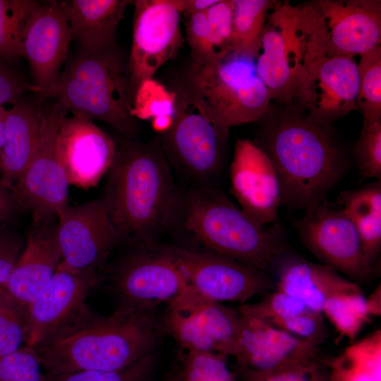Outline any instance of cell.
<instances>
[{"instance_id": "cell-8", "label": "cell", "mask_w": 381, "mask_h": 381, "mask_svg": "<svg viewBox=\"0 0 381 381\" xmlns=\"http://www.w3.org/2000/svg\"><path fill=\"white\" fill-rule=\"evenodd\" d=\"M174 119L159 137L169 162L189 179L210 186L221 171L229 129L196 102L182 80L173 87Z\"/></svg>"}, {"instance_id": "cell-35", "label": "cell", "mask_w": 381, "mask_h": 381, "mask_svg": "<svg viewBox=\"0 0 381 381\" xmlns=\"http://www.w3.org/2000/svg\"><path fill=\"white\" fill-rule=\"evenodd\" d=\"M155 359L156 351L119 370L45 373L44 381H147L154 368Z\"/></svg>"}, {"instance_id": "cell-30", "label": "cell", "mask_w": 381, "mask_h": 381, "mask_svg": "<svg viewBox=\"0 0 381 381\" xmlns=\"http://www.w3.org/2000/svg\"><path fill=\"white\" fill-rule=\"evenodd\" d=\"M237 310L291 334H297L306 324L311 310L301 301L278 289L266 293L257 303L241 304Z\"/></svg>"}, {"instance_id": "cell-1", "label": "cell", "mask_w": 381, "mask_h": 381, "mask_svg": "<svg viewBox=\"0 0 381 381\" xmlns=\"http://www.w3.org/2000/svg\"><path fill=\"white\" fill-rule=\"evenodd\" d=\"M101 198L121 242L152 243L175 222L179 196L158 136L116 145Z\"/></svg>"}, {"instance_id": "cell-33", "label": "cell", "mask_w": 381, "mask_h": 381, "mask_svg": "<svg viewBox=\"0 0 381 381\" xmlns=\"http://www.w3.org/2000/svg\"><path fill=\"white\" fill-rule=\"evenodd\" d=\"M334 327L339 338H346L353 343L364 327L370 321L367 299L363 292L336 296L328 299L322 308Z\"/></svg>"}, {"instance_id": "cell-27", "label": "cell", "mask_w": 381, "mask_h": 381, "mask_svg": "<svg viewBox=\"0 0 381 381\" xmlns=\"http://www.w3.org/2000/svg\"><path fill=\"white\" fill-rule=\"evenodd\" d=\"M339 201L356 227L366 263L377 270L381 250V179L342 192Z\"/></svg>"}, {"instance_id": "cell-38", "label": "cell", "mask_w": 381, "mask_h": 381, "mask_svg": "<svg viewBox=\"0 0 381 381\" xmlns=\"http://www.w3.org/2000/svg\"><path fill=\"white\" fill-rule=\"evenodd\" d=\"M353 155L363 176L381 179V121L363 125Z\"/></svg>"}, {"instance_id": "cell-45", "label": "cell", "mask_w": 381, "mask_h": 381, "mask_svg": "<svg viewBox=\"0 0 381 381\" xmlns=\"http://www.w3.org/2000/svg\"><path fill=\"white\" fill-rule=\"evenodd\" d=\"M20 212L12 190L0 179V225L13 224Z\"/></svg>"}, {"instance_id": "cell-5", "label": "cell", "mask_w": 381, "mask_h": 381, "mask_svg": "<svg viewBox=\"0 0 381 381\" xmlns=\"http://www.w3.org/2000/svg\"><path fill=\"white\" fill-rule=\"evenodd\" d=\"M52 97L73 116L104 121L127 138L135 132L128 69L116 48L81 50L61 71Z\"/></svg>"}, {"instance_id": "cell-9", "label": "cell", "mask_w": 381, "mask_h": 381, "mask_svg": "<svg viewBox=\"0 0 381 381\" xmlns=\"http://www.w3.org/2000/svg\"><path fill=\"white\" fill-rule=\"evenodd\" d=\"M100 282L91 272L73 270L62 262L49 283L25 308V345L37 349L60 339L88 323L95 315L86 301Z\"/></svg>"}, {"instance_id": "cell-46", "label": "cell", "mask_w": 381, "mask_h": 381, "mask_svg": "<svg viewBox=\"0 0 381 381\" xmlns=\"http://www.w3.org/2000/svg\"><path fill=\"white\" fill-rule=\"evenodd\" d=\"M219 0H184V11L192 14L206 12Z\"/></svg>"}, {"instance_id": "cell-14", "label": "cell", "mask_w": 381, "mask_h": 381, "mask_svg": "<svg viewBox=\"0 0 381 381\" xmlns=\"http://www.w3.org/2000/svg\"><path fill=\"white\" fill-rule=\"evenodd\" d=\"M132 3V45L127 63L131 106L140 84L153 78L181 46L180 16L184 11V0H136Z\"/></svg>"}, {"instance_id": "cell-47", "label": "cell", "mask_w": 381, "mask_h": 381, "mask_svg": "<svg viewBox=\"0 0 381 381\" xmlns=\"http://www.w3.org/2000/svg\"><path fill=\"white\" fill-rule=\"evenodd\" d=\"M381 288L378 286L368 297L367 304L371 316H380L381 314Z\"/></svg>"}, {"instance_id": "cell-32", "label": "cell", "mask_w": 381, "mask_h": 381, "mask_svg": "<svg viewBox=\"0 0 381 381\" xmlns=\"http://www.w3.org/2000/svg\"><path fill=\"white\" fill-rule=\"evenodd\" d=\"M41 2L33 0H0V61L12 62L23 56L25 25Z\"/></svg>"}, {"instance_id": "cell-13", "label": "cell", "mask_w": 381, "mask_h": 381, "mask_svg": "<svg viewBox=\"0 0 381 381\" xmlns=\"http://www.w3.org/2000/svg\"><path fill=\"white\" fill-rule=\"evenodd\" d=\"M294 225L304 246L322 262L352 282H365L377 270L368 265L354 224L327 198L306 209Z\"/></svg>"}, {"instance_id": "cell-37", "label": "cell", "mask_w": 381, "mask_h": 381, "mask_svg": "<svg viewBox=\"0 0 381 381\" xmlns=\"http://www.w3.org/2000/svg\"><path fill=\"white\" fill-rule=\"evenodd\" d=\"M174 93L153 78L143 81L132 98V114L148 119L161 115H174Z\"/></svg>"}, {"instance_id": "cell-28", "label": "cell", "mask_w": 381, "mask_h": 381, "mask_svg": "<svg viewBox=\"0 0 381 381\" xmlns=\"http://www.w3.org/2000/svg\"><path fill=\"white\" fill-rule=\"evenodd\" d=\"M327 381H381V332L353 341L330 363Z\"/></svg>"}, {"instance_id": "cell-49", "label": "cell", "mask_w": 381, "mask_h": 381, "mask_svg": "<svg viewBox=\"0 0 381 381\" xmlns=\"http://www.w3.org/2000/svg\"><path fill=\"white\" fill-rule=\"evenodd\" d=\"M6 109L4 106H0V175L2 169V157L4 148V120L6 116Z\"/></svg>"}, {"instance_id": "cell-39", "label": "cell", "mask_w": 381, "mask_h": 381, "mask_svg": "<svg viewBox=\"0 0 381 381\" xmlns=\"http://www.w3.org/2000/svg\"><path fill=\"white\" fill-rule=\"evenodd\" d=\"M42 368L35 350L23 346L0 358V381H44Z\"/></svg>"}, {"instance_id": "cell-41", "label": "cell", "mask_w": 381, "mask_h": 381, "mask_svg": "<svg viewBox=\"0 0 381 381\" xmlns=\"http://www.w3.org/2000/svg\"><path fill=\"white\" fill-rule=\"evenodd\" d=\"M186 30L192 61L217 59L211 43L206 12L189 14Z\"/></svg>"}, {"instance_id": "cell-17", "label": "cell", "mask_w": 381, "mask_h": 381, "mask_svg": "<svg viewBox=\"0 0 381 381\" xmlns=\"http://www.w3.org/2000/svg\"><path fill=\"white\" fill-rule=\"evenodd\" d=\"M240 315L241 325L233 357L244 381H261L277 373L318 361V344L260 318Z\"/></svg>"}, {"instance_id": "cell-3", "label": "cell", "mask_w": 381, "mask_h": 381, "mask_svg": "<svg viewBox=\"0 0 381 381\" xmlns=\"http://www.w3.org/2000/svg\"><path fill=\"white\" fill-rule=\"evenodd\" d=\"M156 308L118 307L71 334L35 349L48 374L115 370L156 351L163 330Z\"/></svg>"}, {"instance_id": "cell-26", "label": "cell", "mask_w": 381, "mask_h": 381, "mask_svg": "<svg viewBox=\"0 0 381 381\" xmlns=\"http://www.w3.org/2000/svg\"><path fill=\"white\" fill-rule=\"evenodd\" d=\"M128 0L61 1L72 38L81 50L96 52L115 48L117 28L124 17Z\"/></svg>"}, {"instance_id": "cell-20", "label": "cell", "mask_w": 381, "mask_h": 381, "mask_svg": "<svg viewBox=\"0 0 381 381\" xmlns=\"http://www.w3.org/2000/svg\"><path fill=\"white\" fill-rule=\"evenodd\" d=\"M72 39L61 1L41 3L30 17L22 40L23 56L30 65L32 92L52 97Z\"/></svg>"}, {"instance_id": "cell-15", "label": "cell", "mask_w": 381, "mask_h": 381, "mask_svg": "<svg viewBox=\"0 0 381 381\" xmlns=\"http://www.w3.org/2000/svg\"><path fill=\"white\" fill-rule=\"evenodd\" d=\"M188 284L202 296L223 303H246L271 291L273 284L266 272L208 250L166 246Z\"/></svg>"}, {"instance_id": "cell-19", "label": "cell", "mask_w": 381, "mask_h": 381, "mask_svg": "<svg viewBox=\"0 0 381 381\" xmlns=\"http://www.w3.org/2000/svg\"><path fill=\"white\" fill-rule=\"evenodd\" d=\"M255 71L271 99L291 102L302 71L303 47L295 6L276 4L269 13Z\"/></svg>"}, {"instance_id": "cell-50", "label": "cell", "mask_w": 381, "mask_h": 381, "mask_svg": "<svg viewBox=\"0 0 381 381\" xmlns=\"http://www.w3.org/2000/svg\"><path fill=\"white\" fill-rule=\"evenodd\" d=\"M167 381H183V374L180 370L177 374L174 375L172 377L169 378Z\"/></svg>"}, {"instance_id": "cell-44", "label": "cell", "mask_w": 381, "mask_h": 381, "mask_svg": "<svg viewBox=\"0 0 381 381\" xmlns=\"http://www.w3.org/2000/svg\"><path fill=\"white\" fill-rule=\"evenodd\" d=\"M261 381H327L318 361L272 375Z\"/></svg>"}, {"instance_id": "cell-6", "label": "cell", "mask_w": 381, "mask_h": 381, "mask_svg": "<svg viewBox=\"0 0 381 381\" xmlns=\"http://www.w3.org/2000/svg\"><path fill=\"white\" fill-rule=\"evenodd\" d=\"M182 81L205 111L227 129L258 121L270 112L271 98L253 60L233 52L192 61Z\"/></svg>"}, {"instance_id": "cell-43", "label": "cell", "mask_w": 381, "mask_h": 381, "mask_svg": "<svg viewBox=\"0 0 381 381\" xmlns=\"http://www.w3.org/2000/svg\"><path fill=\"white\" fill-rule=\"evenodd\" d=\"M27 90L32 91V84H27L0 61V106L7 103L14 105Z\"/></svg>"}, {"instance_id": "cell-25", "label": "cell", "mask_w": 381, "mask_h": 381, "mask_svg": "<svg viewBox=\"0 0 381 381\" xmlns=\"http://www.w3.org/2000/svg\"><path fill=\"white\" fill-rule=\"evenodd\" d=\"M44 119L45 110L23 99L6 110L0 179L11 190L37 151Z\"/></svg>"}, {"instance_id": "cell-11", "label": "cell", "mask_w": 381, "mask_h": 381, "mask_svg": "<svg viewBox=\"0 0 381 381\" xmlns=\"http://www.w3.org/2000/svg\"><path fill=\"white\" fill-rule=\"evenodd\" d=\"M168 332L186 352L234 356L241 325L239 312L202 296L189 284L167 304L161 319Z\"/></svg>"}, {"instance_id": "cell-29", "label": "cell", "mask_w": 381, "mask_h": 381, "mask_svg": "<svg viewBox=\"0 0 381 381\" xmlns=\"http://www.w3.org/2000/svg\"><path fill=\"white\" fill-rule=\"evenodd\" d=\"M270 0H234L232 52L255 59L269 14L276 5Z\"/></svg>"}, {"instance_id": "cell-24", "label": "cell", "mask_w": 381, "mask_h": 381, "mask_svg": "<svg viewBox=\"0 0 381 381\" xmlns=\"http://www.w3.org/2000/svg\"><path fill=\"white\" fill-rule=\"evenodd\" d=\"M54 221L32 223L21 255L4 286L25 308L40 294L62 261Z\"/></svg>"}, {"instance_id": "cell-22", "label": "cell", "mask_w": 381, "mask_h": 381, "mask_svg": "<svg viewBox=\"0 0 381 381\" xmlns=\"http://www.w3.org/2000/svg\"><path fill=\"white\" fill-rule=\"evenodd\" d=\"M56 152L69 185L87 189L107 173L116 144L92 121L66 116L59 130Z\"/></svg>"}, {"instance_id": "cell-40", "label": "cell", "mask_w": 381, "mask_h": 381, "mask_svg": "<svg viewBox=\"0 0 381 381\" xmlns=\"http://www.w3.org/2000/svg\"><path fill=\"white\" fill-rule=\"evenodd\" d=\"M234 0H219L206 11L212 46L217 59L232 52Z\"/></svg>"}, {"instance_id": "cell-48", "label": "cell", "mask_w": 381, "mask_h": 381, "mask_svg": "<svg viewBox=\"0 0 381 381\" xmlns=\"http://www.w3.org/2000/svg\"><path fill=\"white\" fill-rule=\"evenodd\" d=\"M174 115H161L152 118V128L160 134L166 132L173 123Z\"/></svg>"}, {"instance_id": "cell-36", "label": "cell", "mask_w": 381, "mask_h": 381, "mask_svg": "<svg viewBox=\"0 0 381 381\" xmlns=\"http://www.w3.org/2000/svg\"><path fill=\"white\" fill-rule=\"evenodd\" d=\"M227 358L210 352H186L181 370L183 381H238L228 365Z\"/></svg>"}, {"instance_id": "cell-12", "label": "cell", "mask_w": 381, "mask_h": 381, "mask_svg": "<svg viewBox=\"0 0 381 381\" xmlns=\"http://www.w3.org/2000/svg\"><path fill=\"white\" fill-rule=\"evenodd\" d=\"M68 109L59 100L45 110L37 151L11 190L20 210L32 223L55 221L68 205L69 183L56 152V138Z\"/></svg>"}, {"instance_id": "cell-18", "label": "cell", "mask_w": 381, "mask_h": 381, "mask_svg": "<svg viewBox=\"0 0 381 381\" xmlns=\"http://www.w3.org/2000/svg\"><path fill=\"white\" fill-rule=\"evenodd\" d=\"M55 232L62 262L80 272L98 273L121 238L101 198L68 205L57 217Z\"/></svg>"}, {"instance_id": "cell-2", "label": "cell", "mask_w": 381, "mask_h": 381, "mask_svg": "<svg viewBox=\"0 0 381 381\" xmlns=\"http://www.w3.org/2000/svg\"><path fill=\"white\" fill-rule=\"evenodd\" d=\"M267 116L268 114H267ZM257 144L277 173L282 205L305 210L327 198L348 167L328 124L284 111L266 119Z\"/></svg>"}, {"instance_id": "cell-23", "label": "cell", "mask_w": 381, "mask_h": 381, "mask_svg": "<svg viewBox=\"0 0 381 381\" xmlns=\"http://www.w3.org/2000/svg\"><path fill=\"white\" fill-rule=\"evenodd\" d=\"M272 270L277 274V289L320 313L330 298L363 292L357 283L332 268L308 261L287 247L277 257Z\"/></svg>"}, {"instance_id": "cell-16", "label": "cell", "mask_w": 381, "mask_h": 381, "mask_svg": "<svg viewBox=\"0 0 381 381\" xmlns=\"http://www.w3.org/2000/svg\"><path fill=\"white\" fill-rule=\"evenodd\" d=\"M354 57L304 54L295 97L315 121L328 124L356 110Z\"/></svg>"}, {"instance_id": "cell-7", "label": "cell", "mask_w": 381, "mask_h": 381, "mask_svg": "<svg viewBox=\"0 0 381 381\" xmlns=\"http://www.w3.org/2000/svg\"><path fill=\"white\" fill-rule=\"evenodd\" d=\"M295 8L303 55L355 57L380 45V1L314 0Z\"/></svg>"}, {"instance_id": "cell-42", "label": "cell", "mask_w": 381, "mask_h": 381, "mask_svg": "<svg viewBox=\"0 0 381 381\" xmlns=\"http://www.w3.org/2000/svg\"><path fill=\"white\" fill-rule=\"evenodd\" d=\"M24 244L13 224L0 225V286H4L8 281Z\"/></svg>"}, {"instance_id": "cell-10", "label": "cell", "mask_w": 381, "mask_h": 381, "mask_svg": "<svg viewBox=\"0 0 381 381\" xmlns=\"http://www.w3.org/2000/svg\"><path fill=\"white\" fill-rule=\"evenodd\" d=\"M129 245L107 270L118 307L156 308L168 304L187 288L183 273L165 246Z\"/></svg>"}, {"instance_id": "cell-34", "label": "cell", "mask_w": 381, "mask_h": 381, "mask_svg": "<svg viewBox=\"0 0 381 381\" xmlns=\"http://www.w3.org/2000/svg\"><path fill=\"white\" fill-rule=\"evenodd\" d=\"M25 308L0 286V358L25 345Z\"/></svg>"}, {"instance_id": "cell-21", "label": "cell", "mask_w": 381, "mask_h": 381, "mask_svg": "<svg viewBox=\"0 0 381 381\" xmlns=\"http://www.w3.org/2000/svg\"><path fill=\"white\" fill-rule=\"evenodd\" d=\"M231 193L240 208L262 226L277 223L282 205L274 166L256 143L238 139L230 167Z\"/></svg>"}, {"instance_id": "cell-31", "label": "cell", "mask_w": 381, "mask_h": 381, "mask_svg": "<svg viewBox=\"0 0 381 381\" xmlns=\"http://www.w3.org/2000/svg\"><path fill=\"white\" fill-rule=\"evenodd\" d=\"M357 66L356 107L363 125H370L381 121V46L361 54Z\"/></svg>"}, {"instance_id": "cell-4", "label": "cell", "mask_w": 381, "mask_h": 381, "mask_svg": "<svg viewBox=\"0 0 381 381\" xmlns=\"http://www.w3.org/2000/svg\"><path fill=\"white\" fill-rule=\"evenodd\" d=\"M179 216L206 250L264 272L272 270L287 247L279 223L262 226L212 186H198L179 197Z\"/></svg>"}]
</instances>
